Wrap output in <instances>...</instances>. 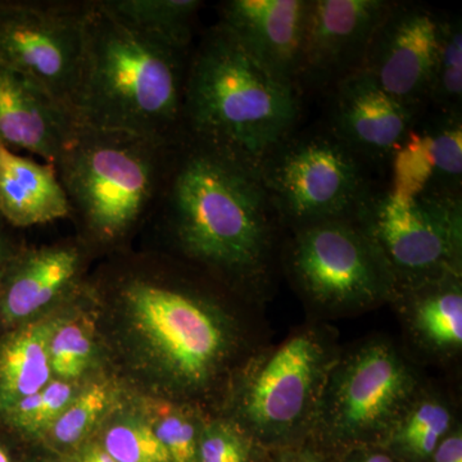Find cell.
<instances>
[{"label": "cell", "mask_w": 462, "mask_h": 462, "mask_svg": "<svg viewBox=\"0 0 462 462\" xmlns=\"http://www.w3.org/2000/svg\"><path fill=\"white\" fill-rule=\"evenodd\" d=\"M289 269L312 302L328 310H358L394 300L396 288L372 242L354 218L294 229Z\"/></svg>", "instance_id": "obj_11"}, {"label": "cell", "mask_w": 462, "mask_h": 462, "mask_svg": "<svg viewBox=\"0 0 462 462\" xmlns=\"http://www.w3.org/2000/svg\"><path fill=\"white\" fill-rule=\"evenodd\" d=\"M258 175L273 212L293 229L354 218L373 191L365 162L331 133L291 135Z\"/></svg>", "instance_id": "obj_9"}, {"label": "cell", "mask_w": 462, "mask_h": 462, "mask_svg": "<svg viewBox=\"0 0 462 462\" xmlns=\"http://www.w3.org/2000/svg\"><path fill=\"white\" fill-rule=\"evenodd\" d=\"M297 85L273 74L220 23L193 48L182 105V142L260 172L293 135Z\"/></svg>", "instance_id": "obj_2"}, {"label": "cell", "mask_w": 462, "mask_h": 462, "mask_svg": "<svg viewBox=\"0 0 462 462\" xmlns=\"http://www.w3.org/2000/svg\"><path fill=\"white\" fill-rule=\"evenodd\" d=\"M87 245L60 243L18 252L0 284V321L16 328L78 289Z\"/></svg>", "instance_id": "obj_16"}, {"label": "cell", "mask_w": 462, "mask_h": 462, "mask_svg": "<svg viewBox=\"0 0 462 462\" xmlns=\"http://www.w3.org/2000/svg\"><path fill=\"white\" fill-rule=\"evenodd\" d=\"M273 462H330L327 456L307 446L291 447V448L282 449L279 455L273 458Z\"/></svg>", "instance_id": "obj_34"}, {"label": "cell", "mask_w": 462, "mask_h": 462, "mask_svg": "<svg viewBox=\"0 0 462 462\" xmlns=\"http://www.w3.org/2000/svg\"><path fill=\"white\" fill-rule=\"evenodd\" d=\"M53 379L78 383L96 357V342L89 324L81 319H58L48 342Z\"/></svg>", "instance_id": "obj_26"}, {"label": "cell", "mask_w": 462, "mask_h": 462, "mask_svg": "<svg viewBox=\"0 0 462 462\" xmlns=\"http://www.w3.org/2000/svg\"><path fill=\"white\" fill-rule=\"evenodd\" d=\"M115 284L133 336L167 384L181 393L208 388L238 346L224 310L149 270H127Z\"/></svg>", "instance_id": "obj_5"}, {"label": "cell", "mask_w": 462, "mask_h": 462, "mask_svg": "<svg viewBox=\"0 0 462 462\" xmlns=\"http://www.w3.org/2000/svg\"><path fill=\"white\" fill-rule=\"evenodd\" d=\"M428 462H462V430L455 425L454 430L434 449Z\"/></svg>", "instance_id": "obj_32"}, {"label": "cell", "mask_w": 462, "mask_h": 462, "mask_svg": "<svg viewBox=\"0 0 462 462\" xmlns=\"http://www.w3.org/2000/svg\"><path fill=\"white\" fill-rule=\"evenodd\" d=\"M54 462H60V461H54Z\"/></svg>", "instance_id": "obj_38"}, {"label": "cell", "mask_w": 462, "mask_h": 462, "mask_svg": "<svg viewBox=\"0 0 462 462\" xmlns=\"http://www.w3.org/2000/svg\"><path fill=\"white\" fill-rule=\"evenodd\" d=\"M0 462H12L11 457H9L8 452L0 446Z\"/></svg>", "instance_id": "obj_37"}, {"label": "cell", "mask_w": 462, "mask_h": 462, "mask_svg": "<svg viewBox=\"0 0 462 462\" xmlns=\"http://www.w3.org/2000/svg\"><path fill=\"white\" fill-rule=\"evenodd\" d=\"M354 220L382 257L396 294L461 275V194L425 191L404 199L372 191Z\"/></svg>", "instance_id": "obj_8"}, {"label": "cell", "mask_w": 462, "mask_h": 462, "mask_svg": "<svg viewBox=\"0 0 462 462\" xmlns=\"http://www.w3.org/2000/svg\"><path fill=\"white\" fill-rule=\"evenodd\" d=\"M143 415L166 449L170 461L197 462L200 430L205 421L193 410L167 401H152Z\"/></svg>", "instance_id": "obj_25"}, {"label": "cell", "mask_w": 462, "mask_h": 462, "mask_svg": "<svg viewBox=\"0 0 462 462\" xmlns=\"http://www.w3.org/2000/svg\"><path fill=\"white\" fill-rule=\"evenodd\" d=\"M333 88L330 133L365 163L392 158L415 126L418 112L389 96L361 69Z\"/></svg>", "instance_id": "obj_14"}, {"label": "cell", "mask_w": 462, "mask_h": 462, "mask_svg": "<svg viewBox=\"0 0 462 462\" xmlns=\"http://www.w3.org/2000/svg\"><path fill=\"white\" fill-rule=\"evenodd\" d=\"M90 9L91 0H0V63L74 112Z\"/></svg>", "instance_id": "obj_10"}, {"label": "cell", "mask_w": 462, "mask_h": 462, "mask_svg": "<svg viewBox=\"0 0 462 462\" xmlns=\"http://www.w3.org/2000/svg\"><path fill=\"white\" fill-rule=\"evenodd\" d=\"M74 112L41 85L0 63V143L56 163L74 138Z\"/></svg>", "instance_id": "obj_17"}, {"label": "cell", "mask_w": 462, "mask_h": 462, "mask_svg": "<svg viewBox=\"0 0 462 462\" xmlns=\"http://www.w3.org/2000/svg\"><path fill=\"white\" fill-rule=\"evenodd\" d=\"M0 216L18 229L69 218L56 166L18 156L0 143Z\"/></svg>", "instance_id": "obj_18"}, {"label": "cell", "mask_w": 462, "mask_h": 462, "mask_svg": "<svg viewBox=\"0 0 462 462\" xmlns=\"http://www.w3.org/2000/svg\"><path fill=\"white\" fill-rule=\"evenodd\" d=\"M439 16L416 3H394L365 57L361 71L385 93L418 112L428 87L438 44Z\"/></svg>", "instance_id": "obj_12"}, {"label": "cell", "mask_w": 462, "mask_h": 462, "mask_svg": "<svg viewBox=\"0 0 462 462\" xmlns=\"http://www.w3.org/2000/svg\"><path fill=\"white\" fill-rule=\"evenodd\" d=\"M393 5L387 0H310L300 81L334 87L358 71Z\"/></svg>", "instance_id": "obj_13"}, {"label": "cell", "mask_w": 462, "mask_h": 462, "mask_svg": "<svg viewBox=\"0 0 462 462\" xmlns=\"http://www.w3.org/2000/svg\"><path fill=\"white\" fill-rule=\"evenodd\" d=\"M393 179L389 193L398 199H415L430 189L434 157L431 139L425 127L407 134L392 156Z\"/></svg>", "instance_id": "obj_30"}, {"label": "cell", "mask_w": 462, "mask_h": 462, "mask_svg": "<svg viewBox=\"0 0 462 462\" xmlns=\"http://www.w3.org/2000/svg\"><path fill=\"white\" fill-rule=\"evenodd\" d=\"M157 214L188 260L233 281L266 273L276 215L260 175L247 167L181 142Z\"/></svg>", "instance_id": "obj_1"}, {"label": "cell", "mask_w": 462, "mask_h": 462, "mask_svg": "<svg viewBox=\"0 0 462 462\" xmlns=\"http://www.w3.org/2000/svg\"><path fill=\"white\" fill-rule=\"evenodd\" d=\"M263 451L251 434L231 419L205 422L197 462H256Z\"/></svg>", "instance_id": "obj_31"}, {"label": "cell", "mask_w": 462, "mask_h": 462, "mask_svg": "<svg viewBox=\"0 0 462 462\" xmlns=\"http://www.w3.org/2000/svg\"><path fill=\"white\" fill-rule=\"evenodd\" d=\"M428 102L439 112H461L462 23L460 16H439Z\"/></svg>", "instance_id": "obj_23"}, {"label": "cell", "mask_w": 462, "mask_h": 462, "mask_svg": "<svg viewBox=\"0 0 462 462\" xmlns=\"http://www.w3.org/2000/svg\"><path fill=\"white\" fill-rule=\"evenodd\" d=\"M98 443L117 462H171L143 413L112 418Z\"/></svg>", "instance_id": "obj_29"}, {"label": "cell", "mask_w": 462, "mask_h": 462, "mask_svg": "<svg viewBox=\"0 0 462 462\" xmlns=\"http://www.w3.org/2000/svg\"><path fill=\"white\" fill-rule=\"evenodd\" d=\"M58 319L36 318L0 339V413L32 396L51 376L48 342Z\"/></svg>", "instance_id": "obj_20"}, {"label": "cell", "mask_w": 462, "mask_h": 462, "mask_svg": "<svg viewBox=\"0 0 462 462\" xmlns=\"http://www.w3.org/2000/svg\"><path fill=\"white\" fill-rule=\"evenodd\" d=\"M339 462H401L383 445L355 447L342 454Z\"/></svg>", "instance_id": "obj_33"}, {"label": "cell", "mask_w": 462, "mask_h": 462, "mask_svg": "<svg viewBox=\"0 0 462 462\" xmlns=\"http://www.w3.org/2000/svg\"><path fill=\"white\" fill-rule=\"evenodd\" d=\"M109 17L133 32L180 50H193L199 0H97Z\"/></svg>", "instance_id": "obj_21"}, {"label": "cell", "mask_w": 462, "mask_h": 462, "mask_svg": "<svg viewBox=\"0 0 462 462\" xmlns=\"http://www.w3.org/2000/svg\"><path fill=\"white\" fill-rule=\"evenodd\" d=\"M5 225H7V223L0 216V284H2L3 278H5V273H7L9 264L18 254V252L12 251L8 240L5 238V230H3Z\"/></svg>", "instance_id": "obj_35"}, {"label": "cell", "mask_w": 462, "mask_h": 462, "mask_svg": "<svg viewBox=\"0 0 462 462\" xmlns=\"http://www.w3.org/2000/svg\"><path fill=\"white\" fill-rule=\"evenodd\" d=\"M115 402V391L106 380L90 383L79 389L45 438L57 448L80 446L94 428L106 418Z\"/></svg>", "instance_id": "obj_24"}, {"label": "cell", "mask_w": 462, "mask_h": 462, "mask_svg": "<svg viewBox=\"0 0 462 462\" xmlns=\"http://www.w3.org/2000/svg\"><path fill=\"white\" fill-rule=\"evenodd\" d=\"M191 51L127 29L91 0L74 103L79 124L180 144Z\"/></svg>", "instance_id": "obj_3"}, {"label": "cell", "mask_w": 462, "mask_h": 462, "mask_svg": "<svg viewBox=\"0 0 462 462\" xmlns=\"http://www.w3.org/2000/svg\"><path fill=\"white\" fill-rule=\"evenodd\" d=\"M79 383L51 379L41 391L18 401L0 413V418L12 430L32 437L45 436L53 422L78 393Z\"/></svg>", "instance_id": "obj_28"}, {"label": "cell", "mask_w": 462, "mask_h": 462, "mask_svg": "<svg viewBox=\"0 0 462 462\" xmlns=\"http://www.w3.org/2000/svg\"><path fill=\"white\" fill-rule=\"evenodd\" d=\"M339 354L318 328H302L256 356L234 392V418L263 449L291 448L312 436L331 367Z\"/></svg>", "instance_id": "obj_6"}, {"label": "cell", "mask_w": 462, "mask_h": 462, "mask_svg": "<svg viewBox=\"0 0 462 462\" xmlns=\"http://www.w3.org/2000/svg\"><path fill=\"white\" fill-rule=\"evenodd\" d=\"M218 11L217 23L252 57L298 87L310 0H227Z\"/></svg>", "instance_id": "obj_15"}, {"label": "cell", "mask_w": 462, "mask_h": 462, "mask_svg": "<svg viewBox=\"0 0 462 462\" xmlns=\"http://www.w3.org/2000/svg\"><path fill=\"white\" fill-rule=\"evenodd\" d=\"M455 425L454 413L445 398L419 389L382 445L401 462H428Z\"/></svg>", "instance_id": "obj_22"}, {"label": "cell", "mask_w": 462, "mask_h": 462, "mask_svg": "<svg viewBox=\"0 0 462 462\" xmlns=\"http://www.w3.org/2000/svg\"><path fill=\"white\" fill-rule=\"evenodd\" d=\"M407 330L416 345L436 356L457 355L462 348L461 275H449L398 291Z\"/></svg>", "instance_id": "obj_19"}, {"label": "cell", "mask_w": 462, "mask_h": 462, "mask_svg": "<svg viewBox=\"0 0 462 462\" xmlns=\"http://www.w3.org/2000/svg\"><path fill=\"white\" fill-rule=\"evenodd\" d=\"M76 462H117L114 457H111L107 452L103 449V447L97 443H89L84 446L79 452Z\"/></svg>", "instance_id": "obj_36"}, {"label": "cell", "mask_w": 462, "mask_h": 462, "mask_svg": "<svg viewBox=\"0 0 462 462\" xmlns=\"http://www.w3.org/2000/svg\"><path fill=\"white\" fill-rule=\"evenodd\" d=\"M419 389L415 370L396 346L382 339L365 342L331 367L312 436L340 455L382 445Z\"/></svg>", "instance_id": "obj_7"}, {"label": "cell", "mask_w": 462, "mask_h": 462, "mask_svg": "<svg viewBox=\"0 0 462 462\" xmlns=\"http://www.w3.org/2000/svg\"><path fill=\"white\" fill-rule=\"evenodd\" d=\"M175 148L136 134L79 124L54 166L69 218L89 245L116 247L154 214Z\"/></svg>", "instance_id": "obj_4"}, {"label": "cell", "mask_w": 462, "mask_h": 462, "mask_svg": "<svg viewBox=\"0 0 462 462\" xmlns=\"http://www.w3.org/2000/svg\"><path fill=\"white\" fill-rule=\"evenodd\" d=\"M424 127L430 135L434 157L433 178L427 191L461 194V112L437 111Z\"/></svg>", "instance_id": "obj_27"}]
</instances>
